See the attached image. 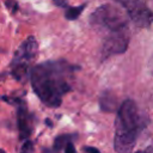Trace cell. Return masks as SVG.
<instances>
[{"instance_id": "ba28073f", "label": "cell", "mask_w": 153, "mask_h": 153, "mask_svg": "<svg viewBox=\"0 0 153 153\" xmlns=\"http://www.w3.org/2000/svg\"><path fill=\"white\" fill-rule=\"evenodd\" d=\"M20 153H33V145H32V142L30 140L24 141Z\"/></svg>"}, {"instance_id": "7c38bea8", "label": "cell", "mask_w": 153, "mask_h": 153, "mask_svg": "<svg viewBox=\"0 0 153 153\" xmlns=\"http://www.w3.org/2000/svg\"><path fill=\"white\" fill-rule=\"evenodd\" d=\"M0 153H5V152H4V151H2V149H0Z\"/></svg>"}, {"instance_id": "6da1fadb", "label": "cell", "mask_w": 153, "mask_h": 153, "mask_svg": "<svg viewBox=\"0 0 153 153\" xmlns=\"http://www.w3.org/2000/svg\"><path fill=\"white\" fill-rule=\"evenodd\" d=\"M79 68L65 60H49L36 65L30 72L32 90L47 106L57 108L72 90V79Z\"/></svg>"}, {"instance_id": "3957f363", "label": "cell", "mask_w": 153, "mask_h": 153, "mask_svg": "<svg viewBox=\"0 0 153 153\" xmlns=\"http://www.w3.org/2000/svg\"><path fill=\"white\" fill-rule=\"evenodd\" d=\"M90 23L93 29L104 36V39L130 36L127 17L121 10L110 4L97 7L90 17Z\"/></svg>"}, {"instance_id": "9c48e42d", "label": "cell", "mask_w": 153, "mask_h": 153, "mask_svg": "<svg viewBox=\"0 0 153 153\" xmlns=\"http://www.w3.org/2000/svg\"><path fill=\"white\" fill-rule=\"evenodd\" d=\"M74 137V136H73ZM73 137H71L68 141H67V143L65 145V147H63V149H65V153H76V151H75V148H74V143H73Z\"/></svg>"}, {"instance_id": "5b68a950", "label": "cell", "mask_w": 153, "mask_h": 153, "mask_svg": "<svg viewBox=\"0 0 153 153\" xmlns=\"http://www.w3.org/2000/svg\"><path fill=\"white\" fill-rule=\"evenodd\" d=\"M128 13L129 19L139 27H148L153 23V12L143 0H115Z\"/></svg>"}, {"instance_id": "8992f818", "label": "cell", "mask_w": 153, "mask_h": 153, "mask_svg": "<svg viewBox=\"0 0 153 153\" xmlns=\"http://www.w3.org/2000/svg\"><path fill=\"white\" fill-rule=\"evenodd\" d=\"M17 124L22 140H27L33 127V117L23 100L17 102Z\"/></svg>"}, {"instance_id": "8fae6325", "label": "cell", "mask_w": 153, "mask_h": 153, "mask_svg": "<svg viewBox=\"0 0 153 153\" xmlns=\"http://www.w3.org/2000/svg\"><path fill=\"white\" fill-rule=\"evenodd\" d=\"M135 153H153V146H149V147H146L141 151H137Z\"/></svg>"}, {"instance_id": "277c9868", "label": "cell", "mask_w": 153, "mask_h": 153, "mask_svg": "<svg viewBox=\"0 0 153 153\" xmlns=\"http://www.w3.org/2000/svg\"><path fill=\"white\" fill-rule=\"evenodd\" d=\"M38 51V43L35 37L26 38L16 50L13 59L11 61V72L12 75L19 80L25 81L29 76L30 66L37 56Z\"/></svg>"}, {"instance_id": "7a4b0ae2", "label": "cell", "mask_w": 153, "mask_h": 153, "mask_svg": "<svg viewBox=\"0 0 153 153\" xmlns=\"http://www.w3.org/2000/svg\"><path fill=\"white\" fill-rule=\"evenodd\" d=\"M145 123L146 120L140 114L136 103L126 99L120 105L115 121V151L117 153H130Z\"/></svg>"}, {"instance_id": "52a82bcc", "label": "cell", "mask_w": 153, "mask_h": 153, "mask_svg": "<svg viewBox=\"0 0 153 153\" xmlns=\"http://www.w3.org/2000/svg\"><path fill=\"white\" fill-rule=\"evenodd\" d=\"M85 7H86V4L80 5V6H76V7H68L66 10V12H65V17L68 20H75L81 14V12L84 11Z\"/></svg>"}, {"instance_id": "30bf717a", "label": "cell", "mask_w": 153, "mask_h": 153, "mask_svg": "<svg viewBox=\"0 0 153 153\" xmlns=\"http://www.w3.org/2000/svg\"><path fill=\"white\" fill-rule=\"evenodd\" d=\"M84 152L85 153H99V151L97 148H94V147H85Z\"/></svg>"}]
</instances>
